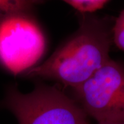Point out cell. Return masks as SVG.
Listing matches in <instances>:
<instances>
[{"label": "cell", "mask_w": 124, "mask_h": 124, "mask_svg": "<svg viewBox=\"0 0 124 124\" xmlns=\"http://www.w3.org/2000/svg\"><path fill=\"white\" fill-rule=\"evenodd\" d=\"M114 22L108 17L82 14L73 35L44 62L27 70L26 77L79 86L110 59Z\"/></svg>", "instance_id": "obj_1"}, {"label": "cell", "mask_w": 124, "mask_h": 124, "mask_svg": "<svg viewBox=\"0 0 124 124\" xmlns=\"http://www.w3.org/2000/svg\"><path fill=\"white\" fill-rule=\"evenodd\" d=\"M3 106L19 124H90L88 116L76 100L54 86L39 85L29 93L10 88Z\"/></svg>", "instance_id": "obj_2"}, {"label": "cell", "mask_w": 124, "mask_h": 124, "mask_svg": "<svg viewBox=\"0 0 124 124\" xmlns=\"http://www.w3.org/2000/svg\"><path fill=\"white\" fill-rule=\"evenodd\" d=\"M46 46L41 28L32 13L0 18V66L17 75L35 66Z\"/></svg>", "instance_id": "obj_3"}, {"label": "cell", "mask_w": 124, "mask_h": 124, "mask_svg": "<svg viewBox=\"0 0 124 124\" xmlns=\"http://www.w3.org/2000/svg\"><path fill=\"white\" fill-rule=\"evenodd\" d=\"M76 101L97 123L124 122V66L110 59L74 88Z\"/></svg>", "instance_id": "obj_4"}, {"label": "cell", "mask_w": 124, "mask_h": 124, "mask_svg": "<svg viewBox=\"0 0 124 124\" xmlns=\"http://www.w3.org/2000/svg\"><path fill=\"white\" fill-rule=\"evenodd\" d=\"M33 0H0V18L17 13H32Z\"/></svg>", "instance_id": "obj_5"}, {"label": "cell", "mask_w": 124, "mask_h": 124, "mask_svg": "<svg viewBox=\"0 0 124 124\" xmlns=\"http://www.w3.org/2000/svg\"><path fill=\"white\" fill-rule=\"evenodd\" d=\"M44 0H33L35 4ZM81 14L93 13L101 9L109 0H62Z\"/></svg>", "instance_id": "obj_6"}, {"label": "cell", "mask_w": 124, "mask_h": 124, "mask_svg": "<svg viewBox=\"0 0 124 124\" xmlns=\"http://www.w3.org/2000/svg\"><path fill=\"white\" fill-rule=\"evenodd\" d=\"M112 39L116 47L124 51V10L115 20L112 28Z\"/></svg>", "instance_id": "obj_7"}, {"label": "cell", "mask_w": 124, "mask_h": 124, "mask_svg": "<svg viewBox=\"0 0 124 124\" xmlns=\"http://www.w3.org/2000/svg\"><path fill=\"white\" fill-rule=\"evenodd\" d=\"M97 124H124V122H117V123H97Z\"/></svg>", "instance_id": "obj_8"}]
</instances>
